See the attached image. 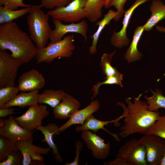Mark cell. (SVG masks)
<instances>
[{"label": "cell", "instance_id": "b9f144b4", "mask_svg": "<svg viewBox=\"0 0 165 165\" xmlns=\"http://www.w3.org/2000/svg\"><path fill=\"white\" fill-rule=\"evenodd\" d=\"M160 165H165V154L162 160Z\"/></svg>", "mask_w": 165, "mask_h": 165}, {"label": "cell", "instance_id": "ac0fdd59", "mask_svg": "<svg viewBox=\"0 0 165 165\" xmlns=\"http://www.w3.org/2000/svg\"><path fill=\"white\" fill-rule=\"evenodd\" d=\"M100 104L97 100H94L84 108L77 110L69 120L60 127V132H62L71 126L75 124L82 125L86 119L90 115L97 112L99 109Z\"/></svg>", "mask_w": 165, "mask_h": 165}, {"label": "cell", "instance_id": "83f0119b", "mask_svg": "<svg viewBox=\"0 0 165 165\" xmlns=\"http://www.w3.org/2000/svg\"><path fill=\"white\" fill-rule=\"evenodd\" d=\"M116 51L115 50L110 53H104L101 57L99 64L105 77L114 76L120 73L117 68L113 67L111 64L112 57Z\"/></svg>", "mask_w": 165, "mask_h": 165}, {"label": "cell", "instance_id": "74e56055", "mask_svg": "<svg viewBox=\"0 0 165 165\" xmlns=\"http://www.w3.org/2000/svg\"><path fill=\"white\" fill-rule=\"evenodd\" d=\"M15 109L13 108H0V117L4 118L8 115L15 113Z\"/></svg>", "mask_w": 165, "mask_h": 165}, {"label": "cell", "instance_id": "60d3db41", "mask_svg": "<svg viewBox=\"0 0 165 165\" xmlns=\"http://www.w3.org/2000/svg\"><path fill=\"white\" fill-rule=\"evenodd\" d=\"M111 0H106L105 4L104 6V7L106 9L108 8V6L109 3Z\"/></svg>", "mask_w": 165, "mask_h": 165}, {"label": "cell", "instance_id": "8992f818", "mask_svg": "<svg viewBox=\"0 0 165 165\" xmlns=\"http://www.w3.org/2000/svg\"><path fill=\"white\" fill-rule=\"evenodd\" d=\"M23 64L6 50L0 49V88L15 86L18 70Z\"/></svg>", "mask_w": 165, "mask_h": 165}, {"label": "cell", "instance_id": "7402d4cb", "mask_svg": "<svg viewBox=\"0 0 165 165\" xmlns=\"http://www.w3.org/2000/svg\"><path fill=\"white\" fill-rule=\"evenodd\" d=\"M145 31L144 25L137 27L134 31L132 40L124 55V58L131 63L141 60L143 54L138 49V42Z\"/></svg>", "mask_w": 165, "mask_h": 165}, {"label": "cell", "instance_id": "ba28073f", "mask_svg": "<svg viewBox=\"0 0 165 165\" xmlns=\"http://www.w3.org/2000/svg\"><path fill=\"white\" fill-rule=\"evenodd\" d=\"M139 139L145 148L147 164L160 165L165 154V139L151 134H145Z\"/></svg>", "mask_w": 165, "mask_h": 165}, {"label": "cell", "instance_id": "e575fe53", "mask_svg": "<svg viewBox=\"0 0 165 165\" xmlns=\"http://www.w3.org/2000/svg\"><path fill=\"white\" fill-rule=\"evenodd\" d=\"M127 0H111L109 3L108 8L113 6L116 9L117 14L114 18L115 21H118L125 13L124 5Z\"/></svg>", "mask_w": 165, "mask_h": 165}, {"label": "cell", "instance_id": "8fae6325", "mask_svg": "<svg viewBox=\"0 0 165 165\" xmlns=\"http://www.w3.org/2000/svg\"><path fill=\"white\" fill-rule=\"evenodd\" d=\"M81 138L87 148L91 151L94 158L104 160L108 156L111 147L109 142L105 143L102 138L89 130L82 131Z\"/></svg>", "mask_w": 165, "mask_h": 165}, {"label": "cell", "instance_id": "ffe728a7", "mask_svg": "<svg viewBox=\"0 0 165 165\" xmlns=\"http://www.w3.org/2000/svg\"><path fill=\"white\" fill-rule=\"evenodd\" d=\"M39 90L30 92H21L2 108L17 106L24 108L38 105V97Z\"/></svg>", "mask_w": 165, "mask_h": 165}, {"label": "cell", "instance_id": "9a60e30c", "mask_svg": "<svg viewBox=\"0 0 165 165\" xmlns=\"http://www.w3.org/2000/svg\"><path fill=\"white\" fill-rule=\"evenodd\" d=\"M33 141L25 140H20L16 142L19 149L23 155L22 164L23 165H43V162L33 161L31 156L35 153L41 155H45L48 153L51 148L48 147L43 148L40 146H36L33 144Z\"/></svg>", "mask_w": 165, "mask_h": 165}, {"label": "cell", "instance_id": "2e32d148", "mask_svg": "<svg viewBox=\"0 0 165 165\" xmlns=\"http://www.w3.org/2000/svg\"><path fill=\"white\" fill-rule=\"evenodd\" d=\"M123 118L122 115L116 119L110 121H102L96 119L93 114L89 116L86 119L84 123L80 126H76L75 130L77 132L86 130H92L94 133L97 132L99 130L102 129L106 131L112 136L117 141L119 142L121 138H119L117 134L114 133L108 130L105 127L110 123H113L114 126L118 127L120 125L119 121Z\"/></svg>", "mask_w": 165, "mask_h": 165}, {"label": "cell", "instance_id": "484cf974", "mask_svg": "<svg viewBox=\"0 0 165 165\" xmlns=\"http://www.w3.org/2000/svg\"><path fill=\"white\" fill-rule=\"evenodd\" d=\"M31 6L21 9L14 10L9 9L0 6V24L13 21V20L28 13Z\"/></svg>", "mask_w": 165, "mask_h": 165}, {"label": "cell", "instance_id": "d6986e66", "mask_svg": "<svg viewBox=\"0 0 165 165\" xmlns=\"http://www.w3.org/2000/svg\"><path fill=\"white\" fill-rule=\"evenodd\" d=\"M36 130L41 131L43 134L44 138L42 139L43 142H46L49 147L52 149V152L55 160L59 163H62L63 159L58 152L57 146L54 143L53 138L60 133V127L56 123H50L45 126L41 125L38 127Z\"/></svg>", "mask_w": 165, "mask_h": 165}, {"label": "cell", "instance_id": "f546056e", "mask_svg": "<svg viewBox=\"0 0 165 165\" xmlns=\"http://www.w3.org/2000/svg\"><path fill=\"white\" fill-rule=\"evenodd\" d=\"M123 75L120 73L117 75L107 77H105L102 82H98L94 85L92 87V91H93V96L90 97L91 99L96 97L99 93V89L100 86L103 85L116 84L123 87L122 81L123 80Z\"/></svg>", "mask_w": 165, "mask_h": 165}, {"label": "cell", "instance_id": "3957f363", "mask_svg": "<svg viewBox=\"0 0 165 165\" xmlns=\"http://www.w3.org/2000/svg\"><path fill=\"white\" fill-rule=\"evenodd\" d=\"M49 16L38 6L31 5L27 17L30 36L38 49L47 46L52 29L49 24Z\"/></svg>", "mask_w": 165, "mask_h": 165}, {"label": "cell", "instance_id": "4dcf8cb0", "mask_svg": "<svg viewBox=\"0 0 165 165\" xmlns=\"http://www.w3.org/2000/svg\"><path fill=\"white\" fill-rule=\"evenodd\" d=\"M20 91L17 86H8L0 88V108L12 100Z\"/></svg>", "mask_w": 165, "mask_h": 165}, {"label": "cell", "instance_id": "cb8c5ba5", "mask_svg": "<svg viewBox=\"0 0 165 165\" xmlns=\"http://www.w3.org/2000/svg\"><path fill=\"white\" fill-rule=\"evenodd\" d=\"M117 14V11L109 10L105 14L103 18L96 22L95 26H98L96 31L90 37L92 39L91 46L89 48L88 51L90 54L94 55L97 52V46L100 34L106 26L108 24Z\"/></svg>", "mask_w": 165, "mask_h": 165}, {"label": "cell", "instance_id": "ab89813d", "mask_svg": "<svg viewBox=\"0 0 165 165\" xmlns=\"http://www.w3.org/2000/svg\"><path fill=\"white\" fill-rule=\"evenodd\" d=\"M5 122V119H3L2 118H1L0 120V127L4 126Z\"/></svg>", "mask_w": 165, "mask_h": 165}, {"label": "cell", "instance_id": "d6a6232c", "mask_svg": "<svg viewBox=\"0 0 165 165\" xmlns=\"http://www.w3.org/2000/svg\"><path fill=\"white\" fill-rule=\"evenodd\" d=\"M73 0H40L39 6L46 9H53L65 6Z\"/></svg>", "mask_w": 165, "mask_h": 165}, {"label": "cell", "instance_id": "1f68e13d", "mask_svg": "<svg viewBox=\"0 0 165 165\" xmlns=\"http://www.w3.org/2000/svg\"><path fill=\"white\" fill-rule=\"evenodd\" d=\"M146 134L157 135L165 139V114L159 116L149 129Z\"/></svg>", "mask_w": 165, "mask_h": 165}, {"label": "cell", "instance_id": "7a4b0ae2", "mask_svg": "<svg viewBox=\"0 0 165 165\" xmlns=\"http://www.w3.org/2000/svg\"><path fill=\"white\" fill-rule=\"evenodd\" d=\"M0 49L9 50L13 57L24 64L35 57L38 51L30 36L13 21L0 25Z\"/></svg>", "mask_w": 165, "mask_h": 165}, {"label": "cell", "instance_id": "5bb4252c", "mask_svg": "<svg viewBox=\"0 0 165 165\" xmlns=\"http://www.w3.org/2000/svg\"><path fill=\"white\" fill-rule=\"evenodd\" d=\"M45 83V80L42 74L36 69H32L20 77L17 86L20 91L30 92L39 90Z\"/></svg>", "mask_w": 165, "mask_h": 165}, {"label": "cell", "instance_id": "d590c367", "mask_svg": "<svg viewBox=\"0 0 165 165\" xmlns=\"http://www.w3.org/2000/svg\"><path fill=\"white\" fill-rule=\"evenodd\" d=\"M0 6L10 10H16L19 7L26 8L31 5L25 4L23 0H0Z\"/></svg>", "mask_w": 165, "mask_h": 165}, {"label": "cell", "instance_id": "277c9868", "mask_svg": "<svg viewBox=\"0 0 165 165\" xmlns=\"http://www.w3.org/2000/svg\"><path fill=\"white\" fill-rule=\"evenodd\" d=\"M114 160L105 162V165H147L145 147L139 139L134 138L126 141L119 148Z\"/></svg>", "mask_w": 165, "mask_h": 165}, {"label": "cell", "instance_id": "6da1fadb", "mask_svg": "<svg viewBox=\"0 0 165 165\" xmlns=\"http://www.w3.org/2000/svg\"><path fill=\"white\" fill-rule=\"evenodd\" d=\"M142 94L134 98H126V102H118L117 105L120 106L123 110L124 123L120 128L119 135L125 138L135 133L146 134L150 127L160 116L158 111L152 112L148 108L147 102L141 100Z\"/></svg>", "mask_w": 165, "mask_h": 165}, {"label": "cell", "instance_id": "e0dca14e", "mask_svg": "<svg viewBox=\"0 0 165 165\" xmlns=\"http://www.w3.org/2000/svg\"><path fill=\"white\" fill-rule=\"evenodd\" d=\"M81 105L79 101L66 93L60 104L53 108L54 117L61 120L69 118L79 110Z\"/></svg>", "mask_w": 165, "mask_h": 165}, {"label": "cell", "instance_id": "9c48e42d", "mask_svg": "<svg viewBox=\"0 0 165 165\" xmlns=\"http://www.w3.org/2000/svg\"><path fill=\"white\" fill-rule=\"evenodd\" d=\"M49 114L46 105L40 104L29 107L25 113L15 119L21 127L32 131L42 125L43 119Z\"/></svg>", "mask_w": 165, "mask_h": 165}, {"label": "cell", "instance_id": "f1b7e54d", "mask_svg": "<svg viewBox=\"0 0 165 165\" xmlns=\"http://www.w3.org/2000/svg\"><path fill=\"white\" fill-rule=\"evenodd\" d=\"M18 150L16 142L0 136V162L5 160L10 155Z\"/></svg>", "mask_w": 165, "mask_h": 165}, {"label": "cell", "instance_id": "d4e9b609", "mask_svg": "<svg viewBox=\"0 0 165 165\" xmlns=\"http://www.w3.org/2000/svg\"><path fill=\"white\" fill-rule=\"evenodd\" d=\"M106 0H87L84 10L86 18L89 21L96 22L101 18Z\"/></svg>", "mask_w": 165, "mask_h": 165}, {"label": "cell", "instance_id": "603a6c76", "mask_svg": "<svg viewBox=\"0 0 165 165\" xmlns=\"http://www.w3.org/2000/svg\"><path fill=\"white\" fill-rule=\"evenodd\" d=\"M66 94L61 89L45 90L41 94H38V103L39 104L48 105L53 108L60 104Z\"/></svg>", "mask_w": 165, "mask_h": 165}, {"label": "cell", "instance_id": "8d00e7d4", "mask_svg": "<svg viewBox=\"0 0 165 165\" xmlns=\"http://www.w3.org/2000/svg\"><path fill=\"white\" fill-rule=\"evenodd\" d=\"M75 146L76 155L74 160L70 163L66 162L64 164L65 165H78L79 164V155L82 150L83 145L80 140H78L75 143Z\"/></svg>", "mask_w": 165, "mask_h": 165}, {"label": "cell", "instance_id": "44dd1931", "mask_svg": "<svg viewBox=\"0 0 165 165\" xmlns=\"http://www.w3.org/2000/svg\"><path fill=\"white\" fill-rule=\"evenodd\" d=\"M150 17L144 25L145 31H150L160 21L165 18V4L160 0H153L149 6Z\"/></svg>", "mask_w": 165, "mask_h": 165}, {"label": "cell", "instance_id": "30bf717a", "mask_svg": "<svg viewBox=\"0 0 165 165\" xmlns=\"http://www.w3.org/2000/svg\"><path fill=\"white\" fill-rule=\"evenodd\" d=\"M52 21L55 28L51 30L50 33V42L54 43L61 41L64 35L68 33L80 34L83 37L85 41H86L88 26L85 20L83 19L78 23L72 22L68 24H63L58 19H53Z\"/></svg>", "mask_w": 165, "mask_h": 165}, {"label": "cell", "instance_id": "5b68a950", "mask_svg": "<svg viewBox=\"0 0 165 165\" xmlns=\"http://www.w3.org/2000/svg\"><path fill=\"white\" fill-rule=\"evenodd\" d=\"M73 35L64 37L59 41L50 42L45 47L38 49L35 59L37 64L50 63L58 57L70 58L75 49Z\"/></svg>", "mask_w": 165, "mask_h": 165}, {"label": "cell", "instance_id": "836d02e7", "mask_svg": "<svg viewBox=\"0 0 165 165\" xmlns=\"http://www.w3.org/2000/svg\"><path fill=\"white\" fill-rule=\"evenodd\" d=\"M22 160V154L19 149L10 155L5 160L0 162V165H20Z\"/></svg>", "mask_w": 165, "mask_h": 165}, {"label": "cell", "instance_id": "7c38bea8", "mask_svg": "<svg viewBox=\"0 0 165 165\" xmlns=\"http://www.w3.org/2000/svg\"><path fill=\"white\" fill-rule=\"evenodd\" d=\"M0 136L16 142L20 140L33 141L32 131L20 126L12 115L5 119L4 126L0 127Z\"/></svg>", "mask_w": 165, "mask_h": 165}, {"label": "cell", "instance_id": "f35d334b", "mask_svg": "<svg viewBox=\"0 0 165 165\" xmlns=\"http://www.w3.org/2000/svg\"><path fill=\"white\" fill-rule=\"evenodd\" d=\"M156 29L159 32H165V28L163 26H156Z\"/></svg>", "mask_w": 165, "mask_h": 165}, {"label": "cell", "instance_id": "52a82bcc", "mask_svg": "<svg viewBox=\"0 0 165 165\" xmlns=\"http://www.w3.org/2000/svg\"><path fill=\"white\" fill-rule=\"evenodd\" d=\"M87 0H73L67 5L47 11V13L53 19L61 21L77 22L86 18L84 8Z\"/></svg>", "mask_w": 165, "mask_h": 165}, {"label": "cell", "instance_id": "4316f807", "mask_svg": "<svg viewBox=\"0 0 165 165\" xmlns=\"http://www.w3.org/2000/svg\"><path fill=\"white\" fill-rule=\"evenodd\" d=\"M151 91L152 94L151 97L144 96L148 104V109L154 112L157 111L160 108L165 109V97L163 95L162 91L158 88L156 89L155 92Z\"/></svg>", "mask_w": 165, "mask_h": 165}, {"label": "cell", "instance_id": "4fadbf2b", "mask_svg": "<svg viewBox=\"0 0 165 165\" xmlns=\"http://www.w3.org/2000/svg\"><path fill=\"white\" fill-rule=\"evenodd\" d=\"M149 0H136L130 8L125 12L121 29L118 32L113 31L111 38L110 43L112 46L121 49L129 44L130 40L127 37V30L133 13L139 6Z\"/></svg>", "mask_w": 165, "mask_h": 165}]
</instances>
